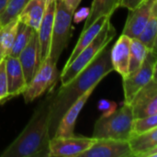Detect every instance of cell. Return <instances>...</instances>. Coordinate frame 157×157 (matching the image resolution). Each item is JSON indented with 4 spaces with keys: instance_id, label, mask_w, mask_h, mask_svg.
<instances>
[{
    "instance_id": "obj_20",
    "label": "cell",
    "mask_w": 157,
    "mask_h": 157,
    "mask_svg": "<svg viewBox=\"0 0 157 157\" xmlns=\"http://www.w3.org/2000/svg\"><path fill=\"white\" fill-rule=\"evenodd\" d=\"M120 4L121 0H93L83 30H86L101 17H111L114 11L120 7Z\"/></svg>"
},
{
    "instance_id": "obj_23",
    "label": "cell",
    "mask_w": 157,
    "mask_h": 157,
    "mask_svg": "<svg viewBox=\"0 0 157 157\" xmlns=\"http://www.w3.org/2000/svg\"><path fill=\"white\" fill-rule=\"evenodd\" d=\"M34 32H35V30L32 28H30L29 26H28L24 23L19 22L17 30V33L15 36V40H14V42H13V45H12V48H11V51H10L8 56L17 58L19 53L21 52V51L29 43V40L33 36Z\"/></svg>"
},
{
    "instance_id": "obj_17",
    "label": "cell",
    "mask_w": 157,
    "mask_h": 157,
    "mask_svg": "<svg viewBox=\"0 0 157 157\" xmlns=\"http://www.w3.org/2000/svg\"><path fill=\"white\" fill-rule=\"evenodd\" d=\"M131 40V38L121 34L113 47L110 48V62L112 67L122 78L127 77L129 75Z\"/></svg>"
},
{
    "instance_id": "obj_10",
    "label": "cell",
    "mask_w": 157,
    "mask_h": 157,
    "mask_svg": "<svg viewBox=\"0 0 157 157\" xmlns=\"http://www.w3.org/2000/svg\"><path fill=\"white\" fill-rule=\"evenodd\" d=\"M79 157H133L128 141L97 139Z\"/></svg>"
},
{
    "instance_id": "obj_24",
    "label": "cell",
    "mask_w": 157,
    "mask_h": 157,
    "mask_svg": "<svg viewBox=\"0 0 157 157\" xmlns=\"http://www.w3.org/2000/svg\"><path fill=\"white\" fill-rule=\"evenodd\" d=\"M149 50L138 39H132L130 45L129 75L135 72L144 63Z\"/></svg>"
},
{
    "instance_id": "obj_29",
    "label": "cell",
    "mask_w": 157,
    "mask_h": 157,
    "mask_svg": "<svg viewBox=\"0 0 157 157\" xmlns=\"http://www.w3.org/2000/svg\"><path fill=\"white\" fill-rule=\"evenodd\" d=\"M90 8L89 7H82L78 10H75L73 14V20L75 23H80L86 20L89 15Z\"/></svg>"
},
{
    "instance_id": "obj_4",
    "label": "cell",
    "mask_w": 157,
    "mask_h": 157,
    "mask_svg": "<svg viewBox=\"0 0 157 157\" xmlns=\"http://www.w3.org/2000/svg\"><path fill=\"white\" fill-rule=\"evenodd\" d=\"M132 106L123 103L120 109H116L108 115H101L94 125L92 137L95 139L128 140L132 134L133 121Z\"/></svg>"
},
{
    "instance_id": "obj_18",
    "label": "cell",
    "mask_w": 157,
    "mask_h": 157,
    "mask_svg": "<svg viewBox=\"0 0 157 157\" xmlns=\"http://www.w3.org/2000/svg\"><path fill=\"white\" fill-rule=\"evenodd\" d=\"M47 3L48 0H29L19 13L17 17L18 21L29 26L35 31H38Z\"/></svg>"
},
{
    "instance_id": "obj_28",
    "label": "cell",
    "mask_w": 157,
    "mask_h": 157,
    "mask_svg": "<svg viewBox=\"0 0 157 157\" xmlns=\"http://www.w3.org/2000/svg\"><path fill=\"white\" fill-rule=\"evenodd\" d=\"M98 108L102 112L103 115H108V114L113 112L117 109V104L110 100L101 99L98 104Z\"/></svg>"
},
{
    "instance_id": "obj_12",
    "label": "cell",
    "mask_w": 157,
    "mask_h": 157,
    "mask_svg": "<svg viewBox=\"0 0 157 157\" xmlns=\"http://www.w3.org/2000/svg\"><path fill=\"white\" fill-rule=\"evenodd\" d=\"M17 59L22 67L25 80L27 84H29L41 63L40 48L37 31L34 32L29 43L19 53Z\"/></svg>"
},
{
    "instance_id": "obj_1",
    "label": "cell",
    "mask_w": 157,
    "mask_h": 157,
    "mask_svg": "<svg viewBox=\"0 0 157 157\" xmlns=\"http://www.w3.org/2000/svg\"><path fill=\"white\" fill-rule=\"evenodd\" d=\"M114 71L110 62V48L108 46L72 81L55 91L51 108L50 137L54 136L57 125L65 111L89 88L98 86L109 74Z\"/></svg>"
},
{
    "instance_id": "obj_15",
    "label": "cell",
    "mask_w": 157,
    "mask_h": 157,
    "mask_svg": "<svg viewBox=\"0 0 157 157\" xmlns=\"http://www.w3.org/2000/svg\"><path fill=\"white\" fill-rule=\"evenodd\" d=\"M6 74L7 80V100L21 95L28 84L25 80L24 73L17 58L6 56Z\"/></svg>"
},
{
    "instance_id": "obj_30",
    "label": "cell",
    "mask_w": 157,
    "mask_h": 157,
    "mask_svg": "<svg viewBox=\"0 0 157 157\" xmlns=\"http://www.w3.org/2000/svg\"><path fill=\"white\" fill-rule=\"evenodd\" d=\"M144 0H121V4L120 6L121 7H125L128 10L134 8L135 6H137L141 2H143Z\"/></svg>"
},
{
    "instance_id": "obj_26",
    "label": "cell",
    "mask_w": 157,
    "mask_h": 157,
    "mask_svg": "<svg viewBox=\"0 0 157 157\" xmlns=\"http://www.w3.org/2000/svg\"><path fill=\"white\" fill-rule=\"evenodd\" d=\"M157 127V114L144 118L133 119L132 125V134H140L149 132ZM131 134V135H132Z\"/></svg>"
},
{
    "instance_id": "obj_6",
    "label": "cell",
    "mask_w": 157,
    "mask_h": 157,
    "mask_svg": "<svg viewBox=\"0 0 157 157\" xmlns=\"http://www.w3.org/2000/svg\"><path fill=\"white\" fill-rule=\"evenodd\" d=\"M58 76H60V75L57 69V64L52 63L50 56L47 57L41 62L36 74L22 93L24 101L26 103H30L43 95L47 90L53 88Z\"/></svg>"
},
{
    "instance_id": "obj_32",
    "label": "cell",
    "mask_w": 157,
    "mask_h": 157,
    "mask_svg": "<svg viewBox=\"0 0 157 157\" xmlns=\"http://www.w3.org/2000/svg\"><path fill=\"white\" fill-rule=\"evenodd\" d=\"M2 59H3V58H2V56H1V52H0V61H1Z\"/></svg>"
},
{
    "instance_id": "obj_19",
    "label": "cell",
    "mask_w": 157,
    "mask_h": 157,
    "mask_svg": "<svg viewBox=\"0 0 157 157\" xmlns=\"http://www.w3.org/2000/svg\"><path fill=\"white\" fill-rule=\"evenodd\" d=\"M111 17L108 16V17H99L98 19H97L89 28H87L86 30H82V34L81 36L79 37V40L77 41V43L75 44L71 55L69 56L65 65L63 68L67 67L74 60L75 58L79 54V52L84 50L93 40L94 38L98 35V33L101 30V29L103 28V26L106 24V22L110 19Z\"/></svg>"
},
{
    "instance_id": "obj_27",
    "label": "cell",
    "mask_w": 157,
    "mask_h": 157,
    "mask_svg": "<svg viewBox=\"0 0 157 157\" xmlns=\"http://www.w3.org/2000/svg\"><path fill=\"white\" fill-rule=\"evenodd\" d=\"M7 80L6 74V59L0 61V104L7 101Z\"/></svg>"
},
{
    "instance_id": "obj_22",
    "label": "cell",
    "mask_w": 157,
    "mask_h": 157,
    "mask_svg": "<svg viewBox=\"0 0 157 157\" xmlns=\"http://www.w3.org/2000/svg\"><path fill=\"white\" fill-rule=\"evenodd\" d=\"M18 23L19 21L17 17L4 25H0V52L3 59L9 55Z\"/></svg>"
},
{
    "instance_id": "obj_31",
    "label": "cell",
    "mask_w": 157,
    "mask_h": 157,
    "mask_svg": "<svg viewBox=\"0 0 157 157\" xmlns=\"http://www.w3.org/2000/svg\"><path fill=\"white\" fill-rule=\"evenodd\" d=\"M8 1H9V0H0V15H1V13L4 11L5 7L6 6Z\"/></svg>"
},
{
    "instance_id": "obj_9",
    "label": "cell",
    "mask_w": 157,
    "mask_h": 157,
    "mask_svg": "<svg viewBox=\"0 0 157 157\" xmlns=\"http://www.w3.org/2000/svg\"><path fill=\"white\" fill-rule=\"evenodd\" d=\"M130 105L134 119L157 114L156 76L153 77L149 83L136 93Z\"/></svg>"
},
{
    "instance_id": "obj_8",
    "label": "cell",
    "mask_w": 157,
    "mask_h": 157,
    "mask_svg": "<svg viewBox=\"0 0 157 157\" xmlns=\"http://www.w3.org/2000/svg\"><path fill=\"white\" fill-rule=\"evenodd\" d=\"M97 139L84 136H53L49 141L48 157H79Z\"/></svg>"
},
{
    "instance_id": "obj_2",
    "label": "cell",
    "mask_w": 157,
    "mask_h": 157,
    "mask_svg": "<svg viewBox=\"0 0 157 157\" xmlns=\"http://www.w3.org/2000/svg\"><path fill=\"white\" fill-rule=\"evenodd\" d=\"M55 90L48 95L35 109L30 120L19 135L4 150L1 157H48L51 108Z\"/></svg>"
},
{
    "instance_id": "obj_7",
    "label": "cell",
    "mask_w": 157,
    "mask_h": 157,
    "mask_svg": "<svg viewBox=\"0 0 157 157\" xmlns=\"http://www.w3.org/2000/svg\"><path fill=\"white\" fill-rule=\"evenodd\" d=\"M156 63V51H149L142 65L135 72L122 78L125 103L130 104L136 93L155 76Z\"/></svg>"
},
{
    "instance_id": "obj_13",
    "label": "cell",
    "mask_w": 157,
    "mask_h": 157,
    "mask_svg": "<svg viewBox=\"0 0 157 157\" xmlns=\"http://www.w3.org/2000/svg\"><path fill=\"white\" fill-rule=\"evenodd\" d=\"M96 87L97 86H93L89 88L76 101H75L71 105V107L65 111V113L63 115L62 119L60 120L57 125V128L54 132V136H71L75 134L74 132H75V126L76 120Z\"/></svg>"
},
{
    "instance_id": "obj_16",
    "label": "cell",
    "mask_w": 157,
    "mask_h": 157,
    "mask_svg": "<svg viewBox=\"0 0 157 157\" xmlns=\"http://www.w3.org/2000/svg\"><path fill=\"white\" fill-rule=\"evenodd\" d=\"M56 8V0H48L46 9L41 19L40 28L37 31L40 48V59L43 62L47 57L50 56L52 32L53 27V20Z\"/></svg>"
},
{
    "instance_id": "obj_21",
    "label": "cell",
    "mask_w": 157,
    "mask_h": 157,
    "mask_svg": "<svg viewBox=\"0 0 157 157\" xmlns=\"http://www.w3.org/2000/svg\"><path fill=\"white\" fill-rule=\"evenodd\" d=\"M157 35V2L154 5L150 17L140 33L136 38L144 43L149 51H156Z\"/></svg>"
},
{
    "instance_id": "obj_25",
    "label": "cell",
    "mask_w": 157,
    "mask_h": 157,
    "mask_svg": "<svg viewBox=\"0 0 157 157\" xmlns=\"http://www.w3.org/2000/svg\"><path fill=\"white\" fill-rule=\"evenodd\" d=\"M29 0H9L0 15V25H4L17 18Z\"/></svg>"
},
{
    "instance_id": "obj_14",
    "label": "cell",
    "mask_w": 157,
    "mask_h": 157,
    "mask_svg": "<svg viewBox=\"0 0 157 157\" xmlns=\"http://www.w3.org/2000/svg\"><path fill=\"white\" fill-rule=\"evenodd\" d=\"M133 157H157V127L127 140Z\"/></svg>"
},
{
    "instance_id": "obj_11",
    "label": "cell",
    "mask_w": 157,
    "mask_h": 157,
    "mask_svg": "<svg viewBox=\"0 0 157 157\" xmlns=\"http://www.w3.org/2000/svg\"><path fill=\"white\" fill-rule=\"evenodd\" d=\"M157 0H144L137 6L129 10L122 34L131 39H136L144 29Z\"/></svg>"
},
{
    "instance_id": "obj_3",
    "label": "cell",
    "mask_w": 157,
    "mask_h": 157,
    "mask_svg": "<svg viewBox=\"0 0 157 157\" xmlns=\"http://www.w3.org/2000/svg\"><path fill=\"white\" fill-rule=\"evenodd\" d=\"M116 29L109 19L103 26L101 30L94 38V40L75 58V60L60 74L62 86L67 85L72 81L83 69H85L114 39L116 36Z\"/></svg>"
},
{
    "instance_id": "obj_5",
    "label": "cell",
    "mask_w": 157,
    "mask_h": 157,
    "mask_svg": "<svg viewBox=\"0 0 157 157\" xmlns=\"http://www.w3.org/2000/svg\"><path fill=\"white\" fill-rule=\"evenodd\" d=\"M74 12L64 4L63 0H56L50 49V58L55 64H57L61 54L68 46Z\"/></svg>"
}]
</instances>
